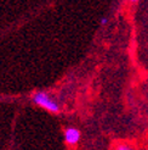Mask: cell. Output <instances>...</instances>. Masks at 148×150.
<instances>
[{
  "mask_svg": "<svg viewBox=\"0 0 148 150\" xmlns=\"http://www.w3.org/2000/svg\"><path fill=\"white\" fill-rule=\"evenodd\" d=\"M107 22H108V20H107L106 17H103V18H101V25H102V26H105V25H107Z\"/></svg>",
  "mask_w": 148,
  "mask_h": 150,
  "instance_id": "cell-4",
  "label": "cell"
},
{
  "mask_svg": "<svg viewBox=\"0 0 148 150\" xmlns=\"http://www.w3.org/2000/svg\"><path fill=\"white\" fill-rule=\"evenodd\" d=\"M113 150H136V149L129 143H118Z\"/></svg>",
  "mask_w": 148,
  "mask_h": 150,
  "instance_id": "cell-3",
  "label": "cell"
},
{
  "mask_svg": "<svg viewBox=\"0 0 148 150\" xmlns=\"http://www.w3.org/2000/svg\"><path fill=\"white\" fill-rule=\"evenodd\" d=\"M130 1H137V0H130Z\"/></svg>",
  "mask_w": 148,
  "mask_h": 150,
  "instance_id": "cell-5",
  "label": "cell"
},
{
  "mask_svg": "<svg viewBox=\"0 0 148 150\" xmlns=\"http://www.w3.org/2000/svg\"><path fill=\"white\" fill-rule=\"evenodd\" d=\"M33 101L34 104L39 105L40 108L45 109L50 112H58L60 111V105H58L49 94H46L45 92H36L33 95Z\"/></svg>",
  "mask_w": 148,
  "mask_h": 150,
  "instance_id": "cell-1",
  "label": "cell"
},
{
  "mask_svg": "<svg viewBox=\"0 0 148 150\" xmlns=\"http://www.w3.org/2000/svg\"><path fill=\"white\" fill-rule=\"evenodd\" d=\"M80 139V131L74 128V127H69L66 128L64 131V140L68 145H75Z\"/></svg>",
  "mask_w": 148,
  "mask_h": 150,
  "instance_id": "cell-2",
  "label": "cell"
}]
</instances>
